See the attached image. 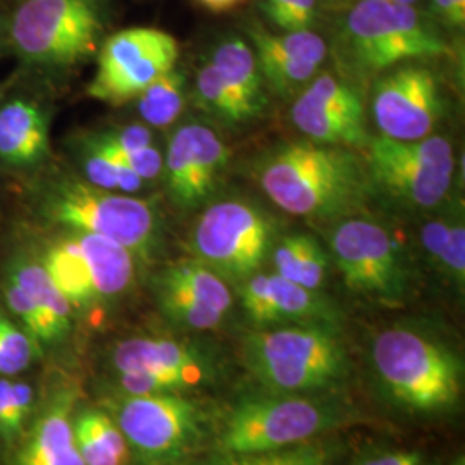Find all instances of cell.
Segmentation results:
<instances>
[{
    "label": "cell",
    "instance_id": "1",
    "mask_svg": "<svg viewBox=\"0 0 465 465\" xmlns=\"http://www.w3.org/2000/svg\"><path fill=\"white\" fill-rule=\"evenodd\" d=\"M257 182L288 214L331 219L361 207L369 193L366 163L347 147L284 143L257 164Z\"/></svg>",
    "mask_w": 465,
    "mask_h": 465
},
{
    "label": "cell",
    "instance_id": "2",
    "mask_svg": "<svg viewBox=\"0 0 465 465\" xmlns=\"http://www.w3.org/2000/svg\"><path fill=\"white\" fill-rule=\"evenodd\" d=\"M30 213L59 232L104 236L143 257L161 236V216L152 202L104 190L66 173H40L35 178Z\"/></svg>",
    "mask_w": 465,
    "mask_h": 465
},
{
    "label": "cell",
    "instance_id": "3",
    "mask_svg": "<svg viewBox=\"0 0 465 465\" xmlns=\"http://www.w3.org/2000/svg\"><path fill=\"white\" fill-rule=\"evenodd\" d=\"M100 0H19L5 17L7 47L30 74L59 78L99 52Z\"/></svg>",
    "mask_w": 465,
    "mask_h": 465
},
{
    "label": "cell",
    "instance_id": "4",
    "mask_svg": "<svg viewBox=\"0 0 465 465\" xmlns=\"http://www.w3.org/2000/svg\"><path fill=\"white\" fill-rule=\"evenodd\" d=\"M341 54L353 78L371 80L401 63L447 55L449 45L412 5L359 0L345 17Z\"/></svg>",
    "mask_w": 465,
    "mask_h": 465
},
{
    "label": "cell",
    "instance_id": "5",
    "mask_svg": "<svg viewBox=\"0 0 465 465\" xmlns=\"http://www.w3.org/2000/svg\"><path fill=\"white\" fill-rule=\"evenodd\" d=\"M372 362L382 384L407 409L438 412L460 397L459 359L416 328L395 326L380 332L372 343Z\"/></svg>",
    "mask_w": 465,
    "mask_h": 465
},
{
    "label": "cell",
    "instance_id": "6",
    "mask_svg": "<svg viewBox=\"0 0 465 465\" xmlns=\"http://www.w3.org/2000/svg\"><path fill=\"white\" fill-rule=\"evenodd\" d=\"M245 361L257 380L272 391L321 390L345 369V351L324 324H293L252 332Z\"/></svg>",
    "mask_w": 465,
    "mask_h": 465
},
{
    "label": "cell",
    "instance_id": "7",
    "mask_svg": "<svg viewBox=\"0 0 465 465\" xmlns=\"http://www.w3.org/2000/svg\"><path fill=\"white\" fill-rule=\"evenodd\" d=\"M364 149L369 183L400 205L431 211L449 197L455 159L447 138L393 140L378 134Z\"/></svg>",
    "mask_w": 465,
    "mask_h": 465
},
{
    "label": "cell",
    "instance_id": "8",
    "mask_svg": "<svg viewBox=\"0 0 465 465\" xmlns=\"http://www.w3.org/2000/svg\"><path fill=\"white\" fill-rule=\"evenodd\" d=\"M276 224L259 205L242 199L211 203L200 214L190 245L195 259L223 280L247 282L272 252Z\"/></svg>",
    "mask_w": 465,
    "mask_h": 465
},
{
    "label": "cell",
    "instance_id": "9",
    "mask_svg": "<svg viewBox=\"0 0 465 465\" xmlns=\"http://www.w3.org/2000/svg\"><path fill=\"white\" fill-rule=\"evenodd\" d=\"M97 71L86 86L92 99L121 105L176 67L178 40L164 30L134 26L107 36L100 45Z\"/></svg>",
    "mask_w": 465,
    "mask_h": 465
},
{
    "label": "cell",
    "instance_id": "10",
    "mask_svg": "<svg viewBox=\"0 0 465 465\" xmlns=\"http://www.w3.org/2000/svg\"><path fill=\"white\" fill-rule=\"evenodd\" d=\"M334 411L307 399L250 400L226 422L221 445L230 455H253L311 441L334 426Z\"/></svg>",
    "mask_w": 465,
    "mask_h": 465
},
{
    "label": "cell",
    "instance_id": "11",
    "mask_svg": "<svg viewBox=\"0 0 465 465\" xmlns=\"http://www.w3.org/2000/svg\"><path fill=\"white\" fill-rule=\"evenodd\" d=\"M330 245L350 290L390 300L403 293L401 250L380 223L366 217H347L332 230Z\"/></svg>",
    "mask_w": 465,
    "mask_h": 465
},
{
    "label": "cell",
    "instance_id": "12",
    "mask_svg": "<svg viewBox=\"0 0 465 465\" xmlns=\"http://www.w3.org/2000/svg\"><path fill=\"white\" fill-rule=\"evenodd\" d=\"M117 426L128 449L152 465L169 464L183 455L199 432V412L174 393L130 395L117 411Z\"/></svg>",
    "mask_w": 465,
    "mask_h": 465
},
{
    "label": "cell",
    "instance_id": "13",
    "mask_svg": "<svg viewBox=\"0 0 465 465\" xmlns=\"http://www.w3.org/2000/svg\"><path fill=\"white\" fill-rule=\"evenodd\" d=\"M443 99L431 69L395 66L374 84L371 111L381 136L420 140L431 134L441 116Z\"/></svg>",
    "mask_w": 465,
    "mask_h": 465
},
{
    "label": "cell",
    "instance_id": "14",
    "mask_svg": "<svg viewBox=\"0 0 465 465\" xmlns=\"http://www.w3.org/2000/svg\"><path fill=\"white\" fill-rule=\"evenodd\" d=\"M230 149L209 126L188 123L167 143L163 176L167 195L182 211H193L216 193Z\"/></svg>",
    "mask_w": 465,
    "mask_h": 465
},
{
    "label": "cell",
    "instance_id": "15",
    "mask_svg": "<svg viewBox=\"0 0 465 465\" xmlns=\"http://www.w3.org/2000/svg\"><path fill=\"white\" fill-rule=\"evenodd\" d=\"M119 382L128 395L173 393L197 386L205 367L192 347L169 338L136 336L117 345L113 355Z\"/></svg>",
    "mask_w": 465,
    "mask_h": 465
},
{
    "label": "cell",
    "instance_id": "16",
    "mask_svg": "<svg viewBox=\"0 0 465 465\" xmlns=\"http://www.w3.org/2000/svg\"><path fill=\"white\" fill-rule=\"evenodd\" d=\"M290 116L311 142L336 147H366V113L357 88L324 73L314 76L293 102Z\"/></svg>",
    "mask_w": 465,
    "mask_h": 465
},
{
    "label": "cell",
    "instance_id": "17",
    "mask_svg": "<svg viewBox=\"0 0 465 465\" xmlns=\"http://www.w3.org/2000/svg\"><path fill=\"white\" fill-rule=\"evenodd\" d=\"M9 314L34 338L35 343H55L66 338L73 307L50 280L40 259L21 255L11 262L4 282Z\"/></svg>",
    "mask_w": 465,
    "mask_h": 465
},
{
    "label": "cell",
    "instance_id": "18",
    "mask_svg": "<svg viewBox=\"0 0 465 465\" xmlns=\"http://www.w3.org/2000/svg\"><path fill=\"white\" fill-rule=\"evenodd\" d=\"M163 312L190 330H213L232 311L228 282L197 259L167 266L155 280Z\"/></svg>",
    "mask_w": 465,
    "mask_h": 465
},
{
    "label": "cell",
    "instance_id": "19",
    "mask_svg": "<svg viewBox=\"0 0 465 465\" xmlns=\"http://www.w3.org/2000/svg\"><path fill=\"white\" fill-rule=\"evenodd\" d=\"M49 104L34 92L0 99V169L38 176L50 161Z\"/></svg>",
    "mask_w": 465,
    "mask_h": 465
},
{
    "label": "cell",
    "instance_id": "20",
    "mask_svg": "<svg viewBox=\"0 0 465 465\" xmlns=\"http://www.w3.org/2000/svg\"><path fill=\"white\" fill-rule=\"evenodd\" d=\"M249 35L264 84L282 97L299 95L328 55L326 42L312 30L272 35L250 28Z\"/></svg>",
    "mask_w": 465,
    "mask_h": 465
},
{
    "label": "cell",
    "instance_id": "21",
    "mask_svg": "<svg viewBox=\"0 0 465 465\" xmlns=\"http://www.w3.org/2000/svg\"><path fill=\"white\" fill-rule=\"evenodd\" d=\"M242 305L252 322L269 324H332L334 307L316 290L274 274H253L242 286Z\"/></svg>",
    "mask_w": 465,
    "mask_h": 465
},
{
    "label": "cell",
    "instance_id": "22",
    "mask_svg": "<svg viewBox=\"0 0 465 465\" xmlns=\"http://www.w3.org/2000/svg\"><path fill=\"white\" fill-rule=\"evenodd\" d=\"M73 395L52 400L17 453V465H84L71 420Z\"/></svg>",
    "mask_w": 465,
    "mask_h": 465
},
{
    "label": "cell",
    "instance_id": "23",
    "mask_svg": "<svg viewBox=\"0 0 465 465\" xmlns=\"http://www.w3.org/2000/svg\"><path fill=\"white\" fill-rule=\"evenodd\" d=\"M211 63L252 119L261 116L266 107L264 80L249 44L240 36L223 40L214 50Z\"/></svg>",
    "mask_w": 465,
    "mask_h": 465
},
{
    "label": "cell",
    "instance_id": "24",
    "mask_svg": "<svg viewBox=\"0 0 465 465\" xmlns=\"http://www.w3.org/2000/svg\"><path fill=\"white\" fill-rule=\"evenodd\" d=\"M276 274L307 290H319L328 276V253L311 234L295 232L280 240L272 249Z\"/></svg>",
    "mask_w": 465,
    "mask_h": 465
},
{
    "label": "cell",
    "instance_id": "25",
    "mask_svg": "<svg viewBox=\"0 0 465 465\" xmlns=\"http://www.w3.org/2000/svg\"><path fill=\"white\" fill-rule=\"evenodd\" d=\"M84 465H124L128 443L116 422L99 411H86L73 422Z\"/></svg>",
    "mask_w": 465,
    "mask_h": 465
},
{
    "label": "cell",
    "instance_id": "26",
    "mask_svg": "<svg viewBox=\"0 0 465 465\" xmlns=\"http://www.w3.org/2000/svg\"><path fill=\"white\" fill-rule=\"evenodd\" d=\"M134 102V109L149 128H167L178 121L186 104V74L173 67L159 80L149 84Z\"/></svg>",
    "mask_w": 465,
    "mask_h": 465
},
{
    "label": "cell",
    "instance_id": "27",
    "mask_svg": "<svg viewBox=\"0 0 465 465\" xmlns=\"http://www.w3.org/2000/svg\"><path fill=\"white\" fill-rule=\"evenodd\" d=\"M76 164L82 180L104 190L138 195L140 192H143L147 183L138 174H134L132 169L119 166L105 159L100 152L84 143V140L76 150Z\"/></svg>",
    "mask_w": 465,
    "mask_h": 465
},
{
    "label": "cell",
    "instance_id": "28",
    "mask_svg": "<svg viewBox=\"0 0 465 465\" xmlns=\"http://www.w3.org/2000/svg\"><path fill=\"white\" fill-rule=\"evenodd\" d=\"M195 97L207 114L216 117L228 126H240L252 121L247 109L223 82L213 63L200 67L195 82Z\"/></svg>",
    "mask_w": 465,
    "mask_h": 465
},
{
    "label": "cell",
    "instance_id": "29",
    "mask_svg": "<svg viewBox=\"0 0 465 465\" xmlns=\"http://www.w3.org/2000/svg\"><path fill=\"white\" fill-rule=\"evenodd\" d=\"M36 355L34 338L15 317L0 311V376H15L32 366Z\"/></svg>",
    "mask_w": 465,
    "mask_h": 465
},
{
    "label": "cell",
    "instance_id": "30",
    "mask_svg": "<svg viewBox=\"0 0 465 465\" xmlns=\"http://www.w3.org/2000/svg\"><path fill=\"white\" fill-rule=\"evenodd\" d=\"M32 407L34 391L28 384L0 378V440H16Z\"/></svg>",
    "mask_w": 465,
    "mask_h": 465
},
{
    "label": "cell",
    "instance_id": "31",
    "mask_svg": "<svg viewBox=\"0 0 465 465\" xmlns=\"http://www.w3.org/2000/svg\"><path fill=\"white\" fill-rule=\"evenodd\" d=\"M82 140L84 143H88L90 147H94L97 152H100L111 163L132 169L134 174H138L147 183L155 182L163 176L164 155L155 145H149V147H143V149L119 150L102 143L94 134H88Z\"/></svg>",
    "mask_w": 465,
    "mask_h": 465
},
{
    "label": "cell",
    "instance_id": "32",
    "mask_svg": "<svg viewBox=\"0 0 465 465\" xmlns=\"http://www.w3.org/2000/svg\"><path fill=\"white\" fill-rule=\"evenodd\" d=\"M232 459L216 465H328L330 451L316 441L300 443L290 449L253 453V455H232Z\"/></svg>",
    "mask_w": 465,
    "mask_h": 465
},
{
    "label": "cell",
    "instance_id": "33",
    "mask_svg": "<svg viewBox=\"0 0 465 465\" xmlns=\"http://www.w3.org/2000/svg\"><path fill=\"white\" fill-rule=\"evenodd\" d=\"M269 19L284 32L311 30L316 23V0H264Z\"/></svg>",
    "mask_w": 465,
    "mask_h": 465
},
{
    "label": "cell",
    "instance_id": "34",
    "mask_svg": "<svg viewBox=\"0 0 465 465\" xmlns=\"http://www.w3.org/2000/svg\"><path fill=\"white\" fill-rule=\"evenodd\" d=\"M440 267L445 271L447 278L455 282L460 290L465 284V224L464 214L455 211L450 224L449 242Z\"/></svg>",
    "mask_w": 465,
    "mask_h": 465
},
{
    "label": "cell",
    "instance_id": "35",
    "mask_svg": "<svg viewBox=\"0 0 465 465\" xmlns=\"http://www.w3.org/2000/svg\"><path fill=\"white\" fill-rule=\"evenodd\" d=\"M92 134L102 143L119 150L143 149L153 145L152 128L143 123H130Z\"/></svg>",
    "mask_w": 465,
    "mask_h": 465
},
{
    "label": "cell",
    "instance_id": "36",
    "mask_svg": "<svg viewBox=\"0 0 465 465\" xmlns=\"http://www.w3.org/2000/svg\"><path fill=\"white\" fill-rule=\"evenodd\" d=\"M455 214V213H453ZM453 214L447 216L432 217L428 223H424L422 230H420V243L422 249L426 250L428 257L431 259L432 264L440 267L443 253L447 249V242H449L450 224Z\"/></svg>",
    "mask_w": 465,
    "mask_h": 465
},
{
    "label": "cell",
    "instance_id": "37",
    "mask_svg": "<svg viewBox=\"0 0 465 465\" xmlns=\"http://www.w3.org/2000/svg\"><path fill=\"white\" fill-rule=\"evenodd\" d=\"M357 465H422V455L417 450L386 451L367 457Z\"/></svg>",
    "mask_w": 465,
    "mask_h": 465
},
{
    "label": "cell",
    "instance_id": "38",
    "mask_svg": "<svg viewBox=\"0 0 465 465\" xmlns=\"http://www.w3.org/2000/svg\"><path fill=\"white\" fill-rule=\"evenodd\" d=\"M434 13L450 26V28H464L465 0H432Z\"/></svg>",
    "mask_w": 465,
    "mask_h": 465
},
{
    "label": "cell",
    "instance_id": "39",
    "mask_svg": "<svg viewBox=\"0 0 465 465\" xmlns=\"http://www.w3.org/2000/svg\"><path fill=\"white\" fill-rule=\"evenodd\" d=\"M197 2L202 4L203 7H207L209 11L226 13V11H232L234 7L245 4L247 0H197Z\"/></svg>",
    "mask_w": 465,
    "mask_h": 465
},
{
    "label": "cell",
    "instance_id": "40",
    "mask_svg": "<svg viewBox=\"0 0 465 465\" xmlns=\"http://www.w3.org/2000/svg\"><path fill=\"white\" fill-rule=\"evenodd\" d=\"M7 49V36H5V17L0 16V50Z\"/></svg>",
    "mask_w": 465,
    "mask_h": 465
},
{
    "label": "cell",
    "instance_id": "41",
    "mask_svg": "<svg viewBox=\"0 0 465 465\" xmlns=\"http://www.w3.org/2000/svg\"><path fill=\"white\" fill-rule=\"evenodd\" d=\"M388 2L401 4V5H414V4H417V0H388Z\"/></svg>",
    "mask_w": 465,
    "mask_h": 465
},
{
    "label": "cell",
    "instance_id": "42",
    "mask_svg": "<svg viewBox=\"0 0 465 465\" xmlns=\"http://www.w3.org/2000/svg\"><path fill=\"white\" fill-rule=\"evenodd\" d=\"M451 465H465V457L464 453H460L453 462H451Z\"/></svg>",
    "mask_w": 465,
    "mask_h": 465
}]
</instances>
